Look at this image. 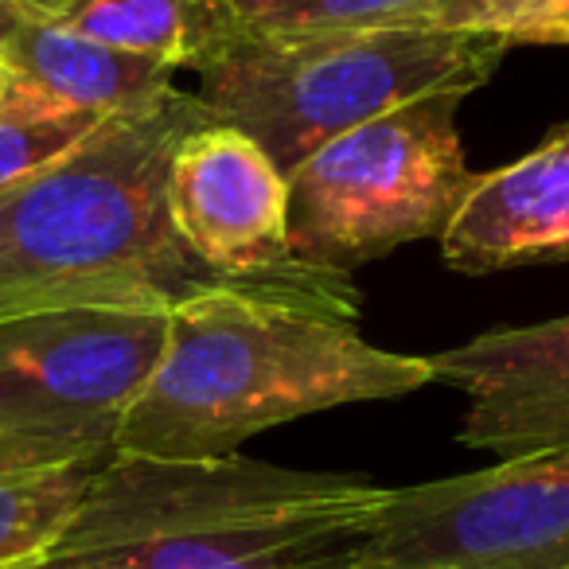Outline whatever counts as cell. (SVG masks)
<instances>
[{
    "mask_svg": "<svg viewBox=\"0 0 569 569\" xmlns=\"http://www.w3.org/2000/svg\"><path fill=\"white\" fill-rule=\"evenodd\" d=\"M359 301L351 273L293 258L172 305L164 351L121 421L118 452L234 457L284 421L390 402L437 382L429 359L367 340Z\"/></svg>",
    "mask_w": 569,
    "mask_h": 569,
    "instance_id": "cell-1",
    "label": "cell"
},
{
    "mask_svg": "<svg viewBox=\"0 0 569 569\" xmlns=\"http://www.w3.org/2000/svg\"><path fill=\"white\" fill-rule=\"evenodd\" d=\"M214 113L176 87L110 113L71 152L0 191V317L40 309H172L219 277L168 211L176 144Z\"/></svg>",
    "mask_w": 569,
    "mask_h": 569,
    "instance_id": "cell-2",
    "label": "cell"
},
{
    "mask_svg": "<svg viewBox=\"0 0 569 569\" xmlns=\"http://www.w3.org/2000/svg\"><path fill=\"white\" fill-rule=\"evenodd\" d=\"M387 488L250 457L113 452L28 569H359Z\"/></svg>",
    "mask_w": 569,
    "mask_h": 569,
    "instance_id": "cell-3",
    "label": "cell"
},
{
    "mask_svg": "<svg viewBox=\"0 0 569 569\" xmlns=\"http://www.w3.org/2000/svg\"><path fill=\"white\" fill-rule=\"evenodd\" d=\"M507 51L499 36L445 24L328 36L238 32L199 71V98L289 176L320 144L398 106L472 94Z\"/></svg>",
    "mask_w": 569,
    "mask_h": 569,
    "instance_id": "cell-4",
    "label": "cell"
},
{
    "mask_svg": "<svg viewBox=\"0 0 569 569\" xmlns=\"http://www.w3.org/2000/svg\"><path fill=\"white\" fill-rule=\"evenodd\" d=\"M460 94H429L332 137L289 180V250L356 273L398 246L449 230L480 176L457 133Z\"/></svg>",
    "mask_w": 569,
    "mask_h": 569,
    "instance_id": "cell-5",
    "label": "cell"
},
{
    "mask_svg": "<svg viewBox=\"0 0 569 569\" xmlns=\"http://www.w3.org/2000/svg\"><path fill=\"white\" fill-rule=\"evenodd\" d=\"M164 336V309L0 317V472L102 468Z\"/></svg>",
    "mask_w": 569,
    "mask_h": 569,
    "instance_id": "cell-6",
    "label": "cell"
},
{
    "mask_svg": "<svg viewBox=\"0 0 569 569\" xmlns=\"http://www.w3.org/2000/svg\"><path fill=\"white\" fill-rule=\"evenodd\" d=\"M359 569H569V449L387 488Z\"/></svg>",
    "mask_w": 569,
    "mask_h": 569,
    "instance_id": "cell-7",
    "label": "cell"
},
{
    "mask_svg": "<svg viewBox=\"0 0 569 569\" xmlns=\"http://www.w3.org/2000/svg\"><path fill=\"white\" fill-rule=\"evenodd\" d=\"M172 227L219 277L266 273L289 250V180L250 133L211 118L176 144L168 172Z\"/></svg>",
    "mask_w": 569,
    "mask_h": 569,
    "instance_id": "cell-8",
    "label": "cell"
},
{
    "mask_svg": "<svg viewBox=\"0 0 569 569\" xmlns=\"http://www.w3.org/2000/svg\"><path fill=\"white\" fill-rule=\"evenodd\" d=\"M429 367L468 398L460 445L499 460L569 449V317L496 328Z\"/></svg>",
    "mask_w": 569,
    "mask_h": 569,
    "instance_id": "cell-9",
    "label": "cell"
},
{
    "mask_svg": "<svg viewBox=\"0 0 569 569\" xmlns=\"http://www.w3.org/2000/svg\"><path fill=\"white\" fill-rule=\"evenodd\" d=\"M457 273L569 261V121L511 164L483 172L441 234Z\"/></svg>",
    "mask_w": 569,
    "mask_h": 569,
    "instance_id": "cell-10",
    "label": "cell"
},
{
    "mask_svg": "<svg viewBox=\"0 0 569 569\" xmlns=\"http://www.w3.org/2000/svg\"><path fill=\"white\" fill-rule=\"evenodd\" d=\"M0 90L51 118H110L176 90V71L0 0Z\"/></svg>",
    "mask_w": 569,
    "mask_h": 569,
    "instance_id": "cell-11",
    "label": "cell"
},
{
    "mask_svg": "<svg viewBox=\"0 0 569 569\" xmlns=\"http://www.w3.org/2000/svg\"><path fill=\"white\" fill-rule=\"evenodd\" d=\"M12 9L144 56L168 71H203L242 28L227 0H9Z\"/></svg>",
    "mask_w": 569,
    "mask_h": 569,
    "instance_id": "cell-12",
    "label": "cell"
},
{
    "mask_svg": "<svg viewBox=\"0 0 569 569\" xmlns=\"http://www.w3.org/2000/svg\"><path fill=\"white\" fill-rule=\"evenodd\" d=\"M94 472V465L0 472V569H28L59 542Z\"/></svg>",
    "mask_w": 569,
    "mask_h": 569,
    "instance_id": "cell-13",
    "label": "cell"
},
{
    "mask_svg": "<svg viewBox=\"0 0 569 569\" xmlns=\"http://www.w3.org/2000/svg\"><path fill=\"white\" fill-rule=\"evenodd\" d=\"M227 4L238 28L250 36H328L445 24L457 0H227Z\"/></svg>",
    "mask_w": 569,
    "mask_h": 569,
    "instance_id": "cell-14",
    "label": "cell"
},
{
    "mask_svg": "<svg viewBox=\"0 0 569 569\" xmlns=\"http://www.w3.org/2000/svg\"><path fill=\"white\" fill-rule=\"evenodd\" d=\"M106 118H51V113H36L28 106L12 102L0 90V191L17 188L20 180L36 176L71 152L90 129Z\"/></svg>",
    "mask_w": 569,
    "mask_h": 569,
    "instance_id": "cell-15",
    "label": "cell"
},
{
    "mask_svg": "<svg viewBox=\"0 0 569 569\" xmlns=\"http://www.w3.org/2000/svg\"><path fill=\"white\" fill-rule=\"evenodd\" d=\"M476 32H491L507 48H569V0H519L476 20Z\"/></svg>",
    "mask_w": 569,
    "mask_h": 569,
    "instance_id": "cell-16",
    "label": "cell"
},
{
    "mask_svg": "<svg viewBox=\"0 0 569 569\" xmlns=\"http://www.w3.org/2000/svg\"><path fill=\"white\" fill-rule=\"evenodd\" d=\"M507 4H519V0H457L445 24L449 28H472L480 17H488V12H496V9H507Z\"/></svg>",
    "mask_w": 569,
    "mask_h": 569,
    "instance_id": "cell-17",
    "label": "cell"
}]
</instances>
